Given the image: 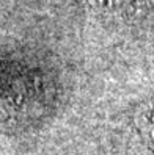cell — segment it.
<instances>
[{
  "label": "cell",
  "instance_id": "cell-1",
  "mask_svg": "<svg viewBox=\"0 0 154 155\" xmlns=\"http://www.w3.org/2000/svg\"><path fill=\"white\" fill-rule=\"evenodd\" d=\"M99 2H104L107 5H121V3H126V2H131V0H99Z\"/></svg>",
  "mask_w": 154,
  "mask_h": 155
}]
</instances>
